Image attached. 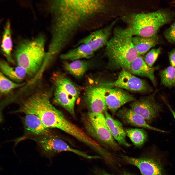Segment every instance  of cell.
I'll use <instances>...</instances> for the list:
<instances>
[{
    "instance_id": "obj_1",
    "label": "cell",
    "mask_w": 175,
    "mask_h": 175,
    "mask_svg": "<svg viewBox=\"0 0 175 175\" xmlns=\"http://www.w3.org/2000/svg\"><path fill=\"white\" fill-rule=\"evenodd\" d=\"M106 5L102 0L50 1L51 39L47 54L53 57L79 33L94 30L95 19L103 12Z\"/></svg>"
},
{
    "instance_id": "obj_2",
    "label": "cell",
    "mask_w": 175,
    "mask_h": 175,
    "mask_svg": "<svg viewBox=\"0 0 175 175\" xmlns=\"http://www.w3.org/2000/svg\"><path fill=\"white\" fill-rule=\"evenodd\" d=\"M133 36L128 27L114 29L105 49L106 54L113 65L128 70L131 62L139 55L133 44Z\"/></svg>"
},
{
    "instance_id": "obj_3",
    "label": "cell",
    "mask_w": 175,
    "mask_h": 175,
    "mask_svg": "<svg viewBox=\"0 0 175 175\" xmlns=\"http://www.w3.org/2000/svg\"><path fill=\"white\" fill-rule=\"evenodd\" d=\"M172 16L169 12L159 10L132 14L124 16L122 19L133 36L151 37L157 35L159 29L170 21Z\"/></svg>"
},
{
    "instance_id": "obj_4",
    "label": "cell",
    "mask_w": 175,
    "mask_h": 175,
    "mask_svg": "<svg viewBox=\"0 0 175 175\" xmlns=\"http://www.w3.org/2000/svg\"><path fill=\"white\" fill-rule=\"evenodd\" d=\"M45 39L40 35L31 40L22 41L14 52L18 65L24 69L27 74L33 75L39 70L45 58Z\"/></svg>"
},
{
    "instance_id": "obj_5",
    "label": "cell",
    "mask_w": 175,
    "mask_h": 175,
    "mask_svg": "<svg viewBox=\"0 0 175 175\" xmlns=\"http://www.w3.org/2000/svg\"><path fill=\"white\" fill-rule=\"evenodd\" d=\"M84 120L86 129L94 138L114 150H121L119 144L112 135L103 113L89 112Z\"/></svg>"
},
{
    "instance_id": "obj_6",
    "label": "cell",
    "mask_w": 175,
    "mask_h": 175,
    "mask_svg": "<svg viewBox=\"0 0 175 175\" xmlns=\"http://www.w3.org/2000/svg\"><path fill=\"white\" fill-rule=\"evenodd\" d=\"M35 140L40 150L41 155L51 159L57 153L63 151L74 153L86 159H94V156L74 149L52 133L47 135L36 138Z\"/></svg>"
},
{
    "instance_id": "obj_7",
    "label": "cell",
    "mask_w": 175,
    "mask_h": 175,
    "mask_svg": "<svg viewBox=\"0 0 175 175\" xmlns=\"http://www.w3.org/2000/svg\"><path fill=\"white\" fill-rule=\"evenodd\" d=\"M102 84L106 87L117 88L135 92H146L152 90L144 80L125 69H122L115 80Z\"/></svg>"
},
{
    "instance_id": "obj_8",
    "label": "cell",
    "mask_w": 175,
    "mask_h": 175,
    "mask_svg": "<svg viewBox=\"0 0 175 175\" xmlns=\"http://www.w3.org/2000/svg\"><path fill=\"white\" fill-rule=\"evenodd\" d=\"M155 93L132 102L130 109L142 117L148 123L156 119L161 111V105L155 100Z\"/></svg>"
},
{
    "instance_id": "obj_9",
    "label": "cell",
    "mask_w": 175,
    "mask_h": 175,
    "mask_svg": "<svg viewBox=\"0 0 175 175\" xmlns=\"http://www.w3.org/2000/svg\"><path fill=\"white\" fill-rule=\"evenodd\" d=\"M115 22L114 21L106 27L92 31L89 35L79 40L74 45V47L85 44L95 52L106 46L110 38Z\"/></svg>"
},
{
    "instance_id": "obj_10",
    "label": "cell",
    "mask_w": 175,
    "mask_h": 175,
    "mask_svg": "<svg viewBox=\"0 0 175 175\" xmlns=\"http://www.w3.org/2000/svg\"><path fill=\"white\" fill-rule=\"evenodd\" d=\"M85 101L90 112L104 113L108 108L105 98V87L92 85L88 86L85 91Z\"/></svg>"
},
{
    "instance_id": "obj_11",
    "label": "cell",
    "mask_w": 175,
    "mask_h": 175,
    "mask_svg": "<svg viewBox=\"0 0 175 175\" xmlns=\"http://www.w3.org/2000/svg\"><path fill=\"white\" fill-rule=\"evenodd\" d=\"M104 87L105 102L113 115L124 104L136 100L135 97L122 89Z\"/></svg>"
},
{
    "instance_id": "obj_12",
    "label": "cell",
    "mask_w": 175,
    "mask_h": 175,
    "mask_svg": "<svg viewBox=\"0 0 175 175\" xmlns=\"http://www.w3.org/2000/svg\"><path fill=\"white\" fill-rule=\"evenodd\" d=\"M127 162L137 167L142 175H163L162 168L158 162L152 158H136L127 156L122 157Z\"/></svg>"
},
{
    "instance_id": "obj_13",
    "label": "cell",
    "mask_w": 175,
    "mask_h": 175,
    "mask_svg": "<svg viewBox=\"0 0 175 175\" xmlns=\"http://www.w3.org/2000/svg\"><path fill=\"white\" fill-rule=\"evenodd\" d=\"M24 119L26 133L36 138L47 135L52 133L50 128L47 127L37 116L26 114Z\"/></svg>"
},
{
    "instance_id": "obj_14",
    "label": "cell",
    "mask_w": 175,
    "mask_h": 175,
    "mask_svg": "<svg viewBox=\"0 0 175 175\" xmlns=\"http://www.w3.org/2000/svg\"><path fill=\"white\" fill-rule=\"evenodd\" d=\"M116 115L124 122L128 124L161 132H166L164 130L149 125L142 117L131 109L123 108L117 112Z\"/></svg>"
},
{
    "instance_id": "obj_15",
    "label": "cell",
    "mask_w": 175,
    "mask_h": 175,
    "mask_svg": "<svg viewBox=\"0 0 175 175\" xmlns=\"http://www.w3.org/2000/svg\"><path fill=\"white\" fill-rule=\"evenodd\" d=\"M104 114L107 125L113 138L119 144L130 146L131 145L126 140V134L121 123L113 118L107 111Z\"/></svg>"
},
{
    "instance_id": "obj_16",
    "label": "cell",
    "mask_w": 175,
    "mask_h": 175,
    "mask_svg": "<svg viewBox=\"0 0 175 175\" xmlns=\"http://www.w3.org/2000/svg\"><path fill=\"white\" fill-rule=\"evenodd\" d=\"M155 70L154 68L150 67L147 65L141 55H138L131 62L128 71L133 75L149 78L155 86Z\"/></svg>"
},
{
    "instance_id": "obj_17",
    "label": "cell",
    "mask_w": 175,
    "mask_h": 175,
    "mask_svg": "<svg viewBox=\"0 0 175 175\" xmlns=\"http://www.w3.org/2000/svg\"><path fill=\"white\" fill-rule=\"evenodd\" d=\"M75 47L61 54L60 58L74 61L82 58L89 59L94 54V52L86 44H82Z\"/></svg>"
},
{
    "instance_id": "obj_18",
    "label": "cell",
    "mask_w": 175,
    "mask_h": 175,
    "mask_svg": "<svg viewBox=\"0 0 175 175\" xmlns=\"http://www.w3.org/2000/svg\"><path fill=\"white\" fill-rule=\"evenodd\" d=\"M159 41L157 35L151 37L135 36H133L132 38L133 45L139 55L145 54L158 44Z\"/></svg>"
},
{
    "instance_id": "obj_19",
    "label": "cell",
    "mask_w": 175,
    "mask_h": 175,
    "mask_svg": "<svg viewBox=\"0 0 175 175\" xmlns=\"http://www.w3.org/2000/svg\"><path fill=\"white\" fill-rule=\"evenodd\" d=\"M54 101L61 105L73 116L75 115V101L60 87L55 86Z\"/></svg>"
},
{
    "instance_id": "obj_20",
    "label": "cell",
    "mask_w": 175,
    "mask_h": 175,
    "mask_svg": "<svg viewBox=\"0 0 175 175\" xmlns=\"http://www.w3.org/2000/svg\"><path fill=\"white\" fill-rule=\"evenodd\" d=\"M0 66L1 72L8 78L17 82L21 81L27 74L26 70L18 65L15 67L10 66L6 61L1 60Z\"/></svg>"
},
{
    "instance_id": "obj_21",
    "label": "cell",
    "mask_w": 175,
    "mask_h": 175,
    "mask_svg": "<svg viewBox=\"0 0 175 175\" xmlns=\"http://www.w3.org/2000/svg\"><path fill=\"white\" fill-rule=\"evenodd\" d=\"M54 80L55 86L61 88L76 101L79 95V93L76 87L71 82L60 74L55 76Z\"/></svg>"
},
{
    "instance_id": "obj_22",
    "label": "cell",
    "mask_w": 175,
    "mask_h": 175,
    "mask_svg": "<svg viewBox=\"0 0 175 175\" xmlns=\"http://www.w3.org/2000/svg\"><path fill=\"white\" fill-rule=\"evenodd\" d=\"M2 50L7 60L14 62L11 55L12 43L11 37L10 25L9 22L6 23L3 33L1 44Z\"/></svg>"
},
{
    "instance_id": "obj_23",
    "label": "cell",
    "mask_w": 175,
    "mask_h": 175,
    "mask_svg": "<svg viewBox=\"0 0 175 175\" xmlns=\"http://www.w3.org/2000/svg\"><path fill=\"white\" fill-rule=\"evenodd\" d=\"M88 66V64L86 61L79 60L73 61L70 63H65L64 68L70 73L79 78L84 75Z\"/></svg>"
},
{
    "instance_id": "obj_24",
    "label": "cell",
    "mask_w": 175,
    "mask_h": 175,
    "mask_svg": "<svg viewBox=\"0 0 175 175\" xmlns=\"http://www.w3.org/2000/svg\"><path fill=\"white\" fill-rule=\"evenodd\" d=\"M125 130L126 136L136 146H142L147 139V134L143 129L128 128Z\"/></svg>"
},
{
    "instance_id": "obj_25",
    "label": "cell",
    "mask_w": 175,
    "mask_h": 175,
    "mask_svg": "<svg viewBox=\"0 0 175 175\" xmlns=\"http://www.w3.org/2000/svg\"><path fill=\"white\" fill-rule=\"evenodd\" d=\"M24 83L15 82L5 76L1 72L0 73V90L3 95L7 94L13 90L23 86Z\"/></svg>"
},
{
    "instance_id": "obj_26",
    "label": "cell",
    "mask_w": 175,
    "mask_h": 175,
    "mask_svg": "<svg viewBox=\"0 0 175 175\" xmlns=\"http://www.w3.org/2000/svg\"><path fill=\"white\" fill-rule=\"evenodd\" d=\"M161 82L164 85L171 87L175 86V68L169 66L160 73Z\"/></svg>"
},
{
    "instance_id": "obj_27",
    "label": "cell",
    "mask_w": 175,
    "mask_h": 175,
    "mask_svg": "<svg viewBox=\"0 0 175 175\" xmlns=\"http://www.w3.org/2000/svg\"><path fill=\"white\" fill-rule=\"evenodd\" d=\"M161 51V49L160 48H153L146 54L144 60L149 67H152Z\"/></svg>"
},
{
    "instance_id": "obj_28",
    "label": "cell",
    "mask_w": 175,
    "mask_h": 175,
    "mask_svg": "<svg viewBox=\"0 0 175 175\" xmlns=\"http://www.w3.org/2000/svg\"><path fill=\"white\" fill-rule=\"evenodd\" d=\"M164 35L169 42L175 44V20L171 26L165 31Z\"/></svg>"
},
{
    "instance_id": "obj_29",
    "label": "cell",
    "mask_w": 175,
    "mask_h": 175,
    "mask_svg": "<svg viewBox=\"0 0 175 175\" xmlns=\"http://www.w3.org/2000/svg\"><path fill=\"white\" fill-rule=\"evenodd\" d=\"M168 55L171 66L175 68V49H172L169 52Z\"/></svg>"
},
{
    "instance_id": "obj_30",
    "label": "cell",
    "mask_w": 175,
    "mask_h": 175,
    "mask_svg": "<svg viewBox=\"0 0 175 175\" xmlns=\"http://www.w3.org/2000/svg\"><path fill=\"white\" fill-rule=\"evenodd\" d=\"M94 172L95 175H115L109 174L101 169H95Z\"/></svg>"
},
{
    "instance_id": "obj_31",
    "label": "cell",
    "mask_w": 175,
    "mask_h": 175,
    "mask_svg": "<svg viewBox=\"0 0 175 175\" xmlns=\"http://www.w3.org/2000/svg\"><path fill=\"white\" fill-rule=\"evenodd\" d=\"M167 105L168 106V108H169V109L170 110L171 112L172 113L173 116L174 117V119H175V112L174 111V110H173V109L172 107H171V106L169 105V104H168L167 103Z\"/></svg>"
},
{
    "instance_id": "obj_32",
    "label": "cell",
    "mask_w": 175,
    "mask_h": 175,
    "mask_svg": "<svg viewBox=\"0 0 175 175\" xmlns=\"http://www.w3.org/2000/svg\"><path fill=\"white\" fill-rule=\"evenodd\" d=\"M171 4L175 7V0L172 2H171Z\"/></svg>"
},
{
    "instance_id": "obj_33",
    "label": "cell",
    "mask_w": 175,
    "mask_h": 175,
    "mask_svg": "<svg viewBox=\"0 0 175 175\" xmlns=\"http://www.w3.org/2000/svg\"><path fill=\"white\" fill-rule=\"evenodd\" d=\"M122 175H129V174H126V173H124L123 174H122Z\"/></svg>"
}]
</instances>
